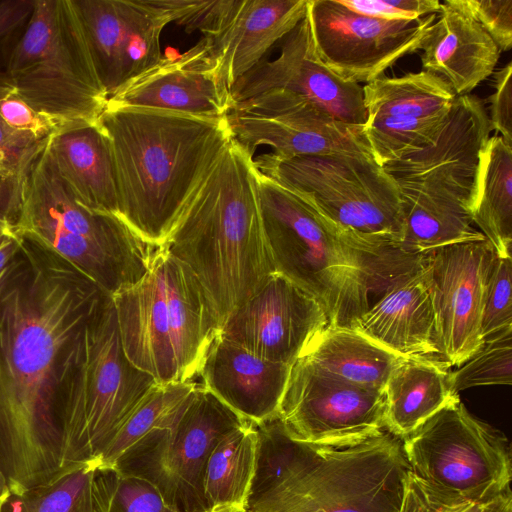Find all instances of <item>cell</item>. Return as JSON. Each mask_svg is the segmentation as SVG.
Masks as SVG:
<instances>
[{
    "label": "cell",
    "mask_w": 512,
    "mask_h": 512,
    "mask_svg": "<svg viewBox=\"0 0 512 512\" xmlns=\"http://www.w3.org/2000/svg\"><path fill=\"white\" fill-rule=\"evenodd\" d=\"M494 254L484 239L422 255L420 271L434 314L436 357L449 367L463 364L483 344V293Z\"/></svg>",
    "instance_id": "obj_16"
},
{
    "label": "cell",
    "mask_w": 512,
    "mask_h": 512,
    "mask_svg": "<svg viewBox=\"0 0 512 512\" xmlns=\"http://www.w3.org/2000/svg\"><path fill=\"white\" fill-rule=\"evenodd\" d=\"M245 422L197 383L166 425L150 430L112 467L150 482L176 512H207V459L222 436Z\"/></svg>",
    "instance_id": "obj_10"
},
{
    "label": "cell",
    "mask_w": 512,
    "mask_h": 512,
    "mask_svg": "<svg viewBox=\"0 0 512 512\" xmlns=\"http://www.w3.org/2000/svg\"><path fill=\"white\" fill-rule=\"evenodd\" d=\"M328 324L316 299L274 273L229 315L220 335L256 356L291 366Z\"/></svg>",
    "instance_id": "obj_19"
},
{
    "label": "cell",
    "mask_w": 512,
    "mask_h": 512,
    "mask_svg": "<svg viewBox=\"0 0 512 512\" xmlns=\"http://www.w3.org/2000/svg\"><path fill=\"white\" fill-rule=\"evenodd\" d=\"M14 224L26 241L65 261L110 296L139 281L157 249L120 218L82 207L60 177L48 145L32 170Z\"/></svg>",
    "instance_id": "obj_6"
},
{
    "label": "cell",
    "mask_w": 512,
    "mask_h": 512,
    "mask_svg": "<svg viewBox=\"0 0 512 512\" xmlns=\"http://www.w3.org/2000/svg\"><path fill=\"white\" fill-rule=\"evenodd\" d=\"M24 242L15 224L0 216V272L18 255Z\"/></svg>",
    "instance_id": "obj_44"
},
{
    "label": "cell",
    "mask_w": 512,
    "mask_h": 512,
    "mask_svg": "<svg viewBox=\"0 0 512 512\" xmlns=\"http://www.w3.org/2000/svg\"><path fill=\"white\" fill-rule=\"evenodd\" d=\"M308 0H230L216 31L203 37L231 88L306 15Z\"/></svg>",
    "instance_id": "obj_24"
},
{
    "label": "cell",
    "mask_w": 512,
    "mask_h": 512,
    "mask_svg": "<svg viewBox=\"0 0 512 512\" xmlns=\"http://www.w3.org/2000/svg\"><path fill=\"white\" fill-rule=\"evenodd\" d=\"M46 148L24 145L0 124V216L15 223L32 170Z\"/></svg>",
    "instance_id": "obj_37"
},
{
    "label": "cell",
    "mask_w": 512,
    "mask_h": 512,
    "mask_svg": "<svg viewBox=\"0 0 512 512\" xmlns=\"http://www.w3.org/2000/svg\"><path fill=\"white\" fill-rule=\"evenodd\" d=\"M196 382L156 384L139 402L96 462L112 467L118 458L150 430L166 425L194 390Z\"/></svg>",
    "instance_id": "obj_33"
},
{
    "label": "cell",
    "mask_w": 512,
    "mask_h": 512,
    "mask_svg": "<svg viewBox=\"0 0 512 512\" xmlns=\"http://www.w3.org/2000/svg\"><path fill=\"white\" fill-rule=\"evenodd\" d=\"M353 12L385 20H417L441 11L438 0H338Z\"/></svg>",
    "instance_id": "obj_40"
},
{
    "label": "cell",
    "mask_w": 512,
    "mask_h": 512,
    "mask_svg": "<svg viewBox=\"0 0 512 512\" xmlns=\"http://www.w3.org/2000/svg\"><path fill=\"white\" fill-rule=\"evenodd\" d=\"M277 416L299 442L350 447L385 431L384 395L345 382L299 357L291 365Z\"/></svg>",
    "instance_id": "obj_12"
},
{
    "label": "cell",
    "mask_w": 512,
    "mask_h": 512,
    "mask_svg": "<svg viewBox=\"0 0 512 512\" xmlns=\"http://www.w3.org/2000/svg\"><path fill=\"white\" fill-rule=\"evenodd\" d=\"M28 512H89L86 510L78 509L75 507H72L68 504L61 503V502H48L45 504L38 505Z\"/></svg>",
    "instance_id": "obj_46"
},
{
    "label": "cell",
    "mask_w": 512,
    "mask_h": 512,
    "mask_svg": "<svg viewBox=\"0 0 512 512\" xmlns=\"http://www.w3.org/2000/svg\"><path fill=\"white\" fill-rule=\"evenodd\" d=\"M11 497V491L9 489L7 479L4 473L0 469V512L3 509Z\"/></svg>",
    "instance_id": "obj_47"
},
{
    "label": "cell",
    "mask_w": 512,
    "mask_h": 512,
    "mask_svg": "<svg viewBox=\"0 0 512 512\" xmlns=\"http://www.w3.org/2000/svg\"><path fill=\"white\" fill-rule=\"evenodd\" d=\"M161 247L195 275L222 328L275 273L263 236L253 153L234 139L228 143Z\"/></svg>",
    "instance_id": "obj_4"
},
{
    "label": "cell",
    "mask_w": 512,
    "mask_h": 512,
    "mask_svg": "<svg viewBox=\"0 0 512 512\" xmlns=\"http://www.w3.org/2000/svg\"><path fill=\"white\" fill-rule=\"evenodd\" d=\"M0 124L18 142L40 148H46L56 134L68 129L30 106L7 74L0 75Z\"/></svg>",
    "instance_id": "obj_36"
},
{
    "label": "cell",
    "mask_w": 512,
    "mask_h": 512,
    "mask_svg": "<svg viewBox=\"0 0 512 512\" xmlns=\"http://www.w3.org/2000/svg\"><path fill=\"white\" fill-rule=\"evenodd\" d=\"M93 512H176L150 482L96 467L91 486Z\"/></svg>",
    "instance_id": "obj_34"
},
{
    "label": "cell",
    "mask_w": 512,
    "mask_h": 512,
    "mask_svg": "<svg viewBox=\"0 0 512 512\" xmlns=\"http://www.w3.org/2000/svg\"><path fill=\"white\" fill-rule=\"evenodd\" d=\"M279 43L280 52L275 59L262 60L232 85L233 105L262 93L282 91L311 103L340 122L356 126L365 123L362 86L342 80L321 61L313 44L307 12Z\"/></svg>",
    "instance_id": "obj_18"
},
{
    "label": "cell",
    "mask_w": 512,
    "mask_h": 512,
    "mask_svg": "<svg viewBox=\"0 0 512 512\" xmlns=\"http://www.w3.org/2000/svg\"><path fill=\"white\" fill-rule=\"evenodd\" d=\"M411 471L434 487L485 503L511 490L510 445L459 400L402 440Z\"/></svg>",
    "instance_id": "obj_11"
},
{
    "label": "cell",
    "mask_w": 512,
    "mask_h": 512,
    "mask_svg": "<svg viewBox=\"0 0 512 512\" xmlns=\"http://www.w3.org/2000/svg\"><path fill=\"white\" fill-rule=\"evenodd\" d=\"M232 138L254 154L267 145L281 158L318 155L373 157L362 126L340 122L311 103L282 91L233 105L227 115Z\"/></svg>",
    "instance_id": "obj_14"
},
{
    "label": "cell",
    "mask_w": 512,
    "mask_h": 512,
    "mask_svg": "<svg viewBox=\"0 0 512 512\" xmlns=\"http://www.w3.org/2000/svg\"><path fill=\"white\" fill-rule=\"evenodd\" d=\"M450 367L436 356H402L383 388L385 430L403 440L446 406L459 401Z\"/></svg>",
    "instance_id": "obj_27"
},
{
    "label": "cell",
    "mask_w": 512,
    "mask_h": 512,
    "mask_svg": "<svg viewBox=\"0 0 512 512\" xmlns=\"http://www.w3.org/2000/svg\"><path fill=\"white\" fill-rule=\"evenodd\" d=\"M486 503L438 489L410 471L404 483L399 512H481Z\"/></svg>",
    "instance_id": "obj_39"
},
{
    "label": "cell",
    "mask_w": 512,
    "mask_h": 512,
    "mask_svg": "<svg viewBox=\"0 0 512 512\" xmlns=\"http://www.w3.org/2000/svg\"><path fill=\"white\" fill-rule=\"evenodd\" d=\"M48 149L60 177L82 207L118 217L110 143L98 122L61 131Z\"/></svg>",
    "instance_id": "obj_26"
},
{
    "label": "cell",
    "mask_w": 512,
    "mask_h": 512,
    "mask_svg": "<svg viewBox=\"0 0 512 512\" xmlns=\"http://www.w3.org/2000/svg\"><path fill=\"white\" fill-rule=\"evenodd\" d=\"M481 512H512L511 490L487 502Z\"/></svg>",
    "instance_id": "obj_45"
},
{
    "label": "cell",
    "mask_w": 512,
    "mask_h": 512,
    "mask_svg": "<svg viewBox=\"0 0 512 512\" xmlns=\"http://www.w3.org/2000/svg\"><path fill=\"white\" fill-rule=\"evenodd\" d=\"M512 63L499 69L494 78V92L490 102V126L512 146Z\"/></svg>",
    "instance_id": "obj_43"
},
{
    "label": "cell",
    "mask_w": 512,
    "mask_h": 512,
    "mask_svg": "<svg viewBox=\"0 0 512 512\" xmlns=\"http://www.w3.org/2000/svg\"><path fill=\"white\" fill-rule=\"evenodd\" d=\"M362 91L363 136L382 167L434 144L457 98L444 80L424 70L382 75Z\"/></svg>",
    "instance_id": "obj_15"
},
{
    "label": "cell",
    "mask_w": 512,
    "mask_h": 512,
    "mask_svg": "<svg viewBox=\"0 0 512 512\" xmlns=\"http://www.w3.org/2000/svg\"><path fill=\"white\" fill-rule=\"evenodd\" d=\"M352 328L399 356H436L434 314L420 267L387 287Z\"/></svg>",
    "instance_id": "obj_25"
},
{
    "label": "cell",
    "mask_w": 512,
    "mask_h": 512,
    "mask_svg": "<svg viewBox=\"0 0 512 512\" xmlns=\"http://www.w3.org/2000/svg\"><path fill=\"white\" fill-rule=\"evenodd\" d=\"M256 444L257 428L249 421L232 429L216 443L203 477L207 512H248Z\"/></svg>",
    "instance_id": "obj_31"
},
{
    "label": "cell",
    "mask_w": 512,
    "mask_h": 512,
    "mask_svg": "<svg viewBox=\"0 0 512 512\" xmlns=\"http://www.w3.org/2000/svg\"><path fill=\"white\" fill-rule=\"evenodd\" d=\"M510 326H512V257H501L495 252L484 285L481 319L483 340Z\"/></svg>",
    "instance_id": "obj_38"
},
{
    "label": "cell",
    "mask_w": 512,
    "mask_h": 512,
    "mask_svg": "<svg viewBox=\"0 0 512 512\" xmlns=\"http://www.w3.org/2000/svg\"><path fill=\"white\" fill-rule=\"evenodd\" d=\"M109 296L26 240L0 272V469L13 496L61 472V362Z\"/></svg>",
    "instance_id": "obj_1"
},
{
    "label": "cell",
    "mask_w": 512,
    "mask_h": 512,
    "mask_svg": "<svg viewBox=\"0 0 512 512\" xmlns=\"http://www.w3.org/2000/svg\"><path fill=\"white\" fill-rule=\"evenodd\" d=\"M501 51L512 47V0H462Z\"/></svg>",
    "instance_id": "obj_41"
},
{
    "label": "cell",
    "mask_w": 512,
    "mask_h": 512,
    "mask_svg": "<svg viewBox=\"0 0 512 512\" xmlns=\"http://www.w3.org/2000/svg\"><path fill=\"white\" fill-rule=\"evenodd\" d=\"M450 385L455 394L489 385L512 383V326L484 339L481 347L454 371Z\"/></svg>",
    "instance_id": "obj_35"
},
{
    "label": "cell",
    "mask_w": 512,
    "mask_h": 512,
    "mask_svg": "<svg viewBox=\"0 0 512 512\" xmlns=\"http://www.w3.org/2000/svg\"><path fill=\"white\" fill-rule=\"evenodd\" d=\"M98 123L114 165L118 217L163 246L186 204L233 139L222 118L107 102Z\"/></svg>",
    "instance_id": "obj_2"
},
{
    "label": "cell",
    "mask_w": 512,
    "mask_h": 512,
    "mask_svg": "<svg viewBox=\"0 0 512 512\" xmlns=\"http://www.w3.org/2000/svg\"><path fill=\"white\" fill-rule=\"evenodd\" d=\"M256 179L274 271L316 299L329 325L352 327L376 293L419 269L421 256L343 229L257 169Z\"/></svg>",
    "instance_id": "obj_3"
},
{
    "label": "cell",
    "mask_w": 512,
    "mask_h": 512,
    "mask_svg": "<svg viewBox=\"0 0 512 512\" xmlns=\"http://www.w3.org/2000/svg\"><path fill=\"white\" fill-rule=\"evenodd\" d=\"M256 428L255 467L248 502L315 464L326 449L293 439L278 416Z\"/></svg>",
    "instance_id": "obj_32"
},
{
    "label": "cell",
    "mask_w": 512,
    "mask_h": 512,
    "mask_svg": "<svg viewBox=\"0 0 512 512\" xmlns=\"http://www.w3.org/2000/svg\"><path fill=\"white\" fill-rule=\"evenodd\" d=\"M350 384L383 392L399 356L352 327L327 325L300 356Z\"/></svg>",
    "instance_id": "obj_29"
},
{
    "label": "cell",
    "mask_w": 512,
    "mask_h": 512,
    "mask_svg": "<svg viewBox=\"0 0 512 512\" xmlns=\"http://www.w3.org/2000/svg\"><path fill=\"white\" fill-rule=\"evenodd\" d=\"M168 304L173 316V341L183 382L198 374L213 340L221 331L215 307L191 270L158 248Z\"/></svg>",
    "instance_id": "obj_28"
},
{
    "label": "cell",
    "mask_w": 512,
    "mask_h": 512,
    "mask_svg": "<svg viewBox=\"0 0 512 512\" xmlns=\"http://www.w3.org/2000/svg\"><path fill=\"white\" fill-rule=\"evenodd\" d=\"M6 74L30 106L68 129L96 124L108 102L71 0H34Z\"/></svg>",
    "instance_id": "obj_7"
},
{
    "label": "cell",
    "mask_w": 512,
    "mask_h": 512,
    "mask_svg": "<svg viewBox=\"0 0 512 512\" xmlns=\"http://www.w3.org/2000/svg\"><path fill=\"white\" fill-rule=\"evenodd\" d=\"M120 341L129 361L159 385L181 383L162 264L155 250L149 270L111 295Z\"/></svg>",
    "instance_id": "obj_21"
},
{
    "label": "cell",
    "mask_w": 512,
    "mask_h": 512,
    "mask_svg": "<svg viewBox=\"0 0 512 512\" xmlns=\"http://www.w3.org/2000/svg\"><path fill=\"white\" fill-rule=\"evenodd\" d=\"M108 102L214 118L226 117L233 105L231 88L203 37L180 56L161 58Z\"/></svg>",
    "instance_id": "obj_20"
},
{
    "label": "cell",
    "mask_w": 512,
    "mask_h": 512,
    "mask_svg": "<svg viewBox=\"0 0 512 512\" xmlns=\"http://www.w3.org/2000/svg\"><path fill=\"white\" fill-rule=\"evenodd\" d=\"M307 17L324 65L346 82L367 84L405 55L420 50L437 14L385 20L353 12L338 0H308Z\"/></svg>",
    "instance_id": "obj_13"
},
{
    "label": "cell",
    "mask_w": 512,
    "mask_h": 512,
    "mask_svg": "<svg viewBox=\"0 0 512 512\" xmlns=\"http://www.w3.org/2000/svg\"><path fill=\"white\" fill-rule=\"evenodd\" d=\"M108 99L157 64L162 30L173 22L166 0H71Z\"/></svg>",
    "instance_id": "obj_17"
},
{
    "label": "cell",
    "mask_w": 512,
    "mask_h": 512,
    "mask_svg": "<svg viewBox=\"0 0 512 512\" xmlns=\"http://www.w3.org/2000/svg\"><path fill=\"white\" fill-rule=\"evenodd\" d=\"M411 471L402 440L388 431L326 448L309 468L248 502V512H399Z\"/></svg>",
    "instance_id": "obj_9"
},
{
    "label": "cell",
    "mask_w": 512,
    "mask_h": 512,
    "mask_svg": "<svg viewBox=\"0 0 512 512\" xmlns=\"http://www.w3.org/2000/svg\"><path fill=\"white\" fill-rule=\"evenodd\" d=\"M291 366L254 355L219 335L198 374L201 385L255 425L277 416Z\"/></svg>",
    "instance_id": "obj_22"
},
{
    "label": "cell",
    "mask_w": 512,
    "mask_h": 512,
    "mask_svg": "<svg viewBox=\"0 0 512 512\" xmlns=\"http://www.w3.org/2000/svg\"><path fill=\"white\" fill-rule=\"evenodd\" d=\"M471 217L496 254L511 257L512 146L499 135L490 136L481 151Z\"/></svg>",
    "instance_id": "obj_30"
},
{
    "label": "cell",
    "mask_w": 512,
    "mask_h": 512,
    "mask_svg": "<svg viewBox=\"0 0 512 512\" xmlns=\"http://www.w3.org/2000/svg\"><path fill=\"white\" fill-rule=\"evenodd\" d=\"M420 50L424 71L444 80L455 95H468L495 70L501 50L462 0L441 2Z\"/></svg>",
    "instance_id": "obj_23"
},
{
    "label": "cell",
    "mask_w": 512,
    "mask_h": 512,
    "mask_svg": "<svg viewBox=\"0 0 512 512\" xmlns=\"http://www.w3.org/2000/svg\"><path fill=\"white\" fill-rule=\"evenodd\" d=\"M34 8V0H0V75Z\"/></svg>",
    "instance_id": "obj_42"
},
{
    "label": "cell",
    "mask_w": 512,
    "mask_h": 512,
    "mask_svg": "<svg viewBox=\"0 0 512 512\" xmlns=\"http://www.w3.org/2000/svg\"><path fill=\"white\" fill-rule=\"evenodd\" d=\"M258 171L284 185L336 225L398 249L402 200L396 180L373 157L262 154Z\"/></svg>",
    "instance_id": "obj_8"
},
{
    "label": "cell",
    "mask_w": 512,
    "mask_h": 512,
    "mask_svg": "<svg viewBox=\"0 0 512 512\" xmlns=\"http://www.w3.org/2000/svg\"><path fill=\"white\" fill-rule=\"evenodd\" d=\"M157 383L123 350L109 296L80 329L59 370L62 469L96 462Z\"/></svg>",
    "instance_id": "obj_5"
}]
</instances>
